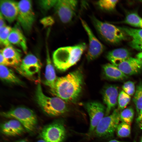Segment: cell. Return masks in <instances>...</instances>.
<instances>
[{"label":"cell","instance_id":"4316f807","mask_svg":"<svg viewBox=\"0 0 142 142\" xmlns=\"http://www.w3.org/2000/svg\"><path fill=\"white\" fill-rule=\"evenodd\" d=\"M12 28L9 26H6L0 27V43L6 47L11 45L8 40V38Z\"/></svg>","mask_w":142,"mask_h":142},{"label":"cell","instance_id":"6da1fadb","mask_svg":"<svg viewBox=\"0 0 142 142\" xmlns=\"http://www.w3.org/2000/svg\"><path fill=\"white\" fill-rule=\"evenodd\" d=\"M83 78L82 72L79 69L57 78L53 94L65 102H75L82 90Z\"/></svg>","mask_w":142,"mask_h":142},{"label":"cell","instance_id":"83f0119b","mask_svg":"<svg viewBox=\"0 0 142 142\" xmlns=\"http://www.w3.org/2000/svg\"><path fill=\"white\" fill-rule=\"evenodd\" d=\"M116 130L117 135L119 137L121 138L128 137L130 134V125L122 122L119 124Z\"/></svg>","mask_w":142,"mask_h":142},{"label":"cell","instance_id":"d6a6232c","mask_svg":"<svg viewBox=\"0 0 142 142\" xmlns=\"http://www.w3.org/2000/svg\"><path fill=\"white\" fill-rule=\"evenodd\" d=\"M54 22L53 19L51 17H45L41 21V23L46 27L52 25L54 23Z\"/></svg>","mask_w":142,"mask_h":142},{"label":"cell","instance_id":"8d00e7d4","mask_svg":"<svg viewBox=\"0 0 142 142\" xmlns=\"http://www.w3.org/2000/svg\"><path fill=\"white\" fill-rule=\"evenodd\" d=\"M136 58L142 63V51L136 54Z\"/></svg>","mask_w":142,"mask_h":142},{"label":"cell","instance_id":"5bb4252c","mask_svg":"<svg viewBox=\"0 0 142 142\" xmlns=\"http://www.w3.org/2000/svg\"><path fill=\"white\" fill-rule=\"evenodd\" d=\"M0 13L9 23L17 18L18 11V2L14 1L1 0Z\"/></svg>","mask_w":142,"mask_h":142},{"label":"cell","instance_id":"ab89813d","mask_svg":"<svg viewBox=\"0 0 142 142\" xmlns=\"http://www.w3.org/2000/svg\"><path fill=\"white\" fill-rule=\"evenodd\" d=\"M36 142H45L42 139H40L38 140Z\"/></svg>","mask_w":142,"mask_h":142},{"label":"cell","instance_id":"5b68a950","mask_svg":"<svg viewBox=\"0 0 142 142\" xmlns=\"http://www.w3.org/2000/svg\"><path fill=\"white\" fill-rule=\"evenodd\" d=\"M91 19L98 33L107 42L115 44L126 39L127 35L120 27L100 21L94 16Z\"/></svg>","mask_w":142,"mask_h":142},{"label":"cell","instance_id":"4dcf8cb0","mask_svg":"<svg viewBox=\"0 0 142 142\" xmlns=\"http://www.w3.org/2000/svg\"><path fill=\"white\" fill-rule=\"evenodd\" d=\"M122 88L124 91L130 96L134 94L136 90L134 83L130 81L124 83L122 86Z\"/></svg>","mask_w":142,"mask_h":142},{"label":"cell","instance_id":"9c48e42d","mask_svg":"<svg viewBox=\"0 0 142 142\" xmlns=\"http://www.w3.org/2000/svg\"><path fill=\"white\" fill-rule=\"evenodd\" d=\"M78 2L74 0H59L55 6V10L64 23L70 22L75 14Z\"/></svg>","mask_w":142,"mask_h":142},{"label":"cell","instance_id":"f1b7e54d","mask_svg":"<svg viewBox=\"0 0 142 142\" xmlns=\"http://www.w3.org/2000/svg\"><path fill=\"white\" fill-rule=\"evenodd\" d=\"M131 98L130 96L126 93L123 90L119 94L118 103L119 109L123 110L130 102Z\"/></svg>","mask_w":142,"mask_h":142},{"label":"cell","instance_id":"8992f818","mask_svg":"<svg viewBox=\"0 0 142 142\" xmlns=\"http://www.w3.org/2000/svg\"><path fill=\"white\" fill-rule=\"evenodd\" d=\"M120 120L119 110L115 109L111 114L102 119L92 134L99 138H111L113 136Z\"/></svg>","mask_w":142,"mask_h":142},{"label":"cell","instance_id":"cb8c5ba5","mask_svg":"<svg viewBox=\"0 0 142 142\" xmlns=\"http://www.w3.org/2000/svg\"><path fill=\"white\" fill-rule=\"evenodd\" d=\"M124 23L132 26L142 28V18L135 13H132L126 17Z\"/></svg>","mask_w":142,"mask_h":142},{"label":"cell","instance_id":"1f68e13d","mask_svg":"<svg viewBox=\"0 0 142 142\" xmlns=\"http://www.w3.org/2000/svg\"><path fill=\"white\" fill-rule=\"evenodd\" d=\"M57 0H40L38 2L41 8L44 11H47L53 6H54Z\"/></svg>","mask_w":142,"mask_h":142},{"label":"cell","instance_id":"f546056e","mask_svg":"<svg viewBox=\"0 0 142 142\" xmlns=\"http://www.w3.org/2000/svg\"><path fill=\"white\" fill-rule=\"evenodd\" d=\"M118 2L117 0H100L97 2V4L102 9L110 11L115 8Z\"/></svg>","mask_w":142,"mask_h":142},{"label":"cell","instance_id":"ffe728a7","mask_svg":"<svg viewBox=\"0 0 142 142\" xmlns=\"http://www.w3.org/2000/svg\"><path fill=\"white\" fill-rule=\"evenodd\" d=\"M103 74L105 78L114 81H122L128 78L117 66L111 63L103 65Z\"/></svg>","mask_w":142,"mask_h":142},{"label":"cell","instance_id":"277c9868","mask_svg":"<svg viewBox=\"0 0 142 142\" xmlns=\"http://www.w3.org/2000/svg\"><path fill=\"white\" fill-rule=\"evenodd\" d=\"M2 117L16 119L22 125L28 132L32 133L35 129L38 123L37 116L31 109L19 106L1 113Z\"/></svg>","mask_w":142,"mask_h":142},{"label":"cell","instance_id":"d4e9b609","mask_svg":"<svg viewBox=\"0 0 142 142\" xmlns=\"http://www.w3.org/2000/svg\"><path fill=\"white\" fill-rule=\"evenodd\" d=\"M136 112L138 114L142 108V82H140L137 85L133 99Z\"/></svg>","mask_w":142,"mask_h":142},{"label":"cell","instance_id":"4fadbf2b","mask_svg":"<svg viewBox=\"0 0 142 142\" xmlns=\"http://www.w3.org/2000/svg\"><path fill=\"white\" fill-rule=\"evenodd\" d=\"M118 88L115 85H109L103 89L102 95L103 101L106 105L105 116H108L115 107L118 102Z\"/></svg>","mask_w":142,"mask_h":142},{"label":"cell","instance_id":"8fae6325","mask_svg":"<svg viewBox=\"0 0 142 142\" xmlns=\"http://www.w3.org/2000/svg\"><path fill=\"white\" fill-rule=\"evenodd\" d=\"M80 20L89 39V48L87 58L88 61H92L97 58L102 53L104 50V47L94 35L86 22L81 18Z\"/></svg>","mask_w":142,"mask_h":142},{"label":"cell","instance_id":"ba28073f","mask_svg":"<svg viewBox=\"0 0 142 142\" xmlns=\"http://www.w3.org/2000/svg\"><path fill=\"white\" fill-rule=\"evenodd\" d=\"M18 11L17 18L21 26L26 32L31 30L35 20L32 1L22 0L18 2Z\"/></svg>","mask_w":142,"mask_h":142},{"label":"cell","instance_id":"f35d334b","mask_svg":"<svg viewBox=\"0 0 142 142\" xmlns=\"http://www.w3.org/2000/svg\"><path fill=\"white\" fill-rule=\"evenodd\" d=\"M108 142H124L119 141L116 140H112L109 141Z\"/></svg>","mask_w":142,"mask_h":142},{"label":"cell","instance_id":"e0dca14e","mask_svg":"<svg viewBox=\"0 0 142 142\" xmlns=\"http://www.w3.org/2000/svg\"><path fill=\"white\" fill-rule=\"evenodd\" d=\"M1 52L7 62L8 66L17 68L20 64L21 60V54L19 50L11 45L6 47L1 50Z\"/></svg>","mask_w":142,"mask_h":142},{"label":"cell","instance_id":"603a6c76","mask_svg":"<svg viewBox=\"0 0 142 142\" xmlns=\"http://www.w3.org/2000/svg\"><path fill=\"white\" fill-rule=\"evenodd\" d=\"M1 79L5 82L13 84L23 85V82L16 75L12 70L7 66L0 65Z\"/></svg>","mask_w":142,"mask_h":142},{"label":"cell","instance_id":"484cf974","mask_svg":"<svg viewBox=\"0 0 142 142\" xmlns=\"http://www.w3.org/2000/svg\"><path fill=\"white\" fill-rule=\"evenodd\" d=\"M134 114L133 108L129 106L124 109L120 113V120L130 125L132 122Z\"/></svg>","mask_w":142,"mask_h":142},{"label":"cell","instance_id":"9a60e30c","mask_svg":"<svg viewBox=\"0 0 142 142\" xmlns=\"http://www.w3.org/2000/svg\"><path fill=\"white\" fill-rule=\"evenodd\" d=\"M115 66L127 76L136 74L142 71V63L131 57Z\"/></svg>","mask_w":142,"mask_h":142},{"label":"cell","instance_id":"7a4b0ae2","mask_svg":"<svg viewBox=\"0 0 142 142\" xmlns=\"http://www.w3.org/2000/svg\"><path fill=\"white\" fill-rule=\"evenodd\" d=\"M86 47L85 43H82L58 49L54 52L53 56L55 67L61 71L66 70L78 61Z\"/></svg>","mask_w":142,"mask_h":142},{"label":"cell","instance_id":"d6986e66","mask_svg":"<svg viewBox=\"0 0 142 142\" xmlns=\"http://www.w3.org/2000/svg\"><path fill=\"white\" fill-rule=\"evenodd\" d=\"M46 48V64L45 73L44 83L50 88L53 93L55 89V83L57 78L50 58L48 48L47 47Z\"/></svg>","mask_w":142,"mask_h":142},{"label":"cell","instance_id":"7402d4cb","mask_svg":"<svg viewBox=\"0 0 142 142\" xmlns=\"http://www.w3.org/2000/svg\"><path fill=\"white\" fill-rule=\"evenodd\" d=\"M130 53L126 49L119 48L108 52L106 57L112 64L116 65L130 57Z\"/></svg>","mask_w":142,"mask_h":142},{"label":"cell","instance_id":"836d02e7","mask_svg":"<svg viewBox=\"0 0 142 142\" xmlns=\"http://www.w3.org/2000/svg\"><path fill=\"white\" fill-rule=\"evenodd\" d=\"M136 122L139 127L142 128V108L140 110L136 119Z\"/></svg>","mask_w":142,"mask_h":142},{"label":"cell","instance_id":"60d3db41","mask_svg":"<svg viewBox=\"0 0 142 142\" xmlns=\"http://www.w3.org/2000/svg\"><path fill=\"white\" fill-rule=\"evenodd\" d=\"M140 142H142V136L141 138V140H140Z\"/></svg>","mask_w":142,"mask_h":142},{"label":"cell","instance_id":"d590c367","mask_svg":"<svg viewBox=\"0 0 142 142\" xmlns=\"http://www.w3.org/2000/svg\"><path fill=\"white\" fill-rule=\"evenodd\" d=\"M4 18L0 13V27H2L6 26V24L4 20Z\"/></svg>","mask_w":142,"mask_h":142},{"label":"cell","instance_id":"44dd1931","mask_svg":"<svg viewBox=\"0 0 142 142\" xmlns=\"http://www.w3.org/2000/svg\"><path fill=\"white\" fill-rule=\"evenodd\" d=\"M8 40L9 43L16 45L21 48L26 53L27 46L26 38L20 29L17 27L12 28Z\"/></svg>","mask_w":142,"mask_h":142},{"label":"cell","instance_id":"74e56055","mask_svg":"<svg viewBox=\"0 0 142 142\" xmlns=\"http://www.w3.org/2000/svg\"><path fill=\"white\" fill-rule=\"evenodd\" d=\"M15 142H28V141L25 139H22L18 140Z\"/></svg>","mask_w":142,"mask_h":142},{"label":"cell","instance_id":"3957f363","mask_svg":"<svg viewBox=\"0 0 142 142\" xmlns=\"http://www.w3.org/2000/svg\"><path fill=\"white\" fill-rule=\"evenodd\" d=\"M36 102L44 112L52 117L63 115L68 112L65 101L58 97H50L43 93L40 83H38L35 93Z\"/></svg>","mask_w":142,"mask_h":142},{"label":"cell","instance_id":"ac0fdd59","mask_svg":"<svg viewBox=\"0 0 142 142\" xmlns=\"http://www.w3.org/2000/svg\"><path fill=\"white\" fill-rule=\"evenodd\" d=\"M131 38L129 45L136 50L142 51V28H134L127 27H120Z\"/></svg>","mask_w":142,"mask_h":142},{"label":"cell","instance_id":"7c38bea8","mask_svg":"<svg viewBox=\"0 0 142 142\" xmlns=\"http://www.w3.org/2000/svg\"><path fill=\"white\" fill-rule=\"evenodd\" d=\"M41 67L38 59L34 55L29 54L24 57L16 69L21 74L31 78L39 72Z\"/></svg>","mask_w":142,"mask_h":142},{"label":"cell","instance_id":"e575fe53","mask_svg":"<svg viewBox=\"0 0 142 142\" xmlns=\"http://www.w3.org/2000/svg\"><path fill=\"white\" fill-rule=\"evenodd\" d=\"M0 63L1 65H2L6 66H8V64L2 53L0 52Z\"/></svg>","mask_w":142,"mask_h":142},{"label":"cell","instance_id":"30bf717a","mask_svg":"<svg viewBox=\"0 0 142 142\" xmlns=\"http://www.w3.org/2000/svg\"><path fill=\"white\" fill-rule=\"evenodd\" d=\"M84 105L89 117L90 124L88 133L91 134L104 117L106 108L102 103L95 101L88 102Z\"/></svg>","mask_w":142,"mask_h":142},{"label":"cell","instance_id":"2e32d148","mask_svg":"<svg viewBox=\"0 0 142 142\" xmlns=\"http://www.w3.org/2000/svg\"><path fill=\"white\" fill-rule=\"evenodd\" d=\"M25 129L18 120L13 119L2 123L1 131L3 134L9 136H16L23 134Z\"/></svg>","mask_w":142,"mask_h":142},{"label":"cell","instance_id":"52a82bcc","mask_svg":"<svg viewBox=\"0 0 142 142\" xmlns=\"http://www.w3.org/2000/svg\"><path fill=\"white\" fill-rule=\"evenodd\" d=\"M66 135L63 121L58 120L45 126L40 134L45 142H63Z\"/></svg>","mask_w":142,"mask_h":142}]
</instances>
